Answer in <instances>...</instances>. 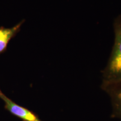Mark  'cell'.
<instances>
[{
    "label": "cell",
    "instance_id": "6da1fadb",
    "mask_svg": "<svg viewBox=\"0 0 121 121\" xmlns=\"http://www.w3.org/2000/svg\"><path fill=\"white\" fill-rule=\"evenodd\" d=\"M114 42L108 62L102 71V84L121 81V15L113 24Z\"/></svg>",
    "mask_w": 121,
    "mask_h": 121
},
{
    "label": "cell",
    "instance_id": "7a4b0ae2",
    "mask_svg": "<svg viewBox=\"0 0 121 121\" xmlns=\"http://www.w3.org/2000/svg\"><path fill=\"white\" fill-rule=\"evenodd\" d=\"M101 87L110 98L112 108V116L121 121V81L102 84Z\"/></svg>",
    "mask_w": 121,
    "mask_h": 121
},
{
    "label": "cell",
    "instance_id": "3957f363",
    "mask_svg": "<svg viewBox=\"0 0 121 121\" xmlns=\"http://www.w3.org/2000/svg\"><path fill=\"white\" fill-rule=\"evenodd\" d=\"M0 98L5 103L6 108L10 112L25 121H42L36 115L27 109L16 104L7 98L0 89Z\"/></svg>",
    "mask_w": 121,
    "mask_h": 121
},
{
    "label": "cell",
    "instance_id": "277c9868",
    "mask_svg": "<svg viewBox=\"0 0 121 121\" xmlns=\"http://www.w3.org/2000/svg\"><path fill=\"white\" fill-rule=\"evenodd\" d=\"M24 22V20L21 21L12 28L0 27V54L6 51L9 42L19 32Z\"/></svg>",
    "mask_w": 121,
    "mask_h": 121
}]
</instances>
